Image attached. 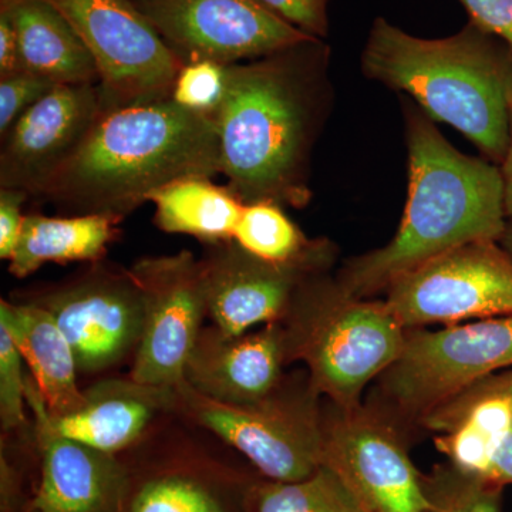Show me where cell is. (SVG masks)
<instances>
[{
	"label": "cell",
	"instance_id": "cell-1",
	"mask_svg": "<svg viewBox=\"0 0 512 512\" xmlns=\"http://www.w3.org/2000/svg\"><path fill=\"white\" fill-rule=\"evenodd\" d=\"M328 49L311 40L259 59L228 64L215 113L220 174L242 204L302 208L311 200L309 160L325 107Z\"/></svg>",
	"mask_w": 512,
	"mask_h": 512
},
{
	"label": "cell",
	"instance_id": "cell-2",
	"mask_svg": "<svg viewBox=\"0 0 512 512\" xmlns=\"http://www.w3.org/2000/svg\"><path fill=\"white\" fill-rule=\"evenodd\" d=\"M409 195L389 244L352 259L335 279L349 295L372 298L400 276L451 249L501 241L507 228L503 174L460 153L419 111H407Z\"/></svg>",
	"mask_w": 512,
	"mask_h": 512
},
{
	"label": "cell",
	"instance_id": "cell-3",
	"mask_svg": "<svg viewBox=\"0 0 512 512\" xmlns=\"http://www.w3.org/2000/svg\"><path fill=\"white\" fill-rule=\"evenodd\" d=\"M220 174L214 117L173 100L101 113L76 154L36 198L69 215L123 220L151 192L185 177Z\"/></svg>",
	"mask_w": 512,
	"mask_h": 512
},
{
	"label": "cell",
	"instance_id": "cell-4",
	"mask_svg": "<svg viewBox=\"0 0 512 512\" xmlns=\"http://www.w3.org/2000/svg\"><path fill=\"white\" fill-rule=\"evenodd\" d=\"M370 80L412 96L431 119L463 133L503 163L510 143L512 50L467 23L456 35L423 39L384 18L362 52Z\"/></svg>",
	"mask_w": 512,
	"mask_h": 512
},
{
	"label": "cell",
	"instance_id": "cell-5",
	"mask_svg": "<svg viewBox=\"0 0 512 512\" xmlns=\"http://www.w3.org/2000/svg\"><path fill=\"white\" fill-rule=\"evenodd\" d=\"M281 323L286 365L302 363L313 392L340 409L362 404L399 359L407 330L386 301L356 298L322 275L299 289Z\"/></svg>",
	"mask_w": 512,
	"mask_h": 512
},
{
	"label": "cell",
	"instance_id": "cell-6",
	"mask_svg": "<svg viewBox=\"0 0 512 512\" xmlns=\"http://www.w3.org/2000/svg\"><path fill=\"white\" fill-rule=\"evenodd\" d=\"M174 394V416L214 434L266 480H302L323 464V410L306 372L255 403L217 402L185 382Z\"/></svg>",
	"mask_w": 512,
	"mask_h": 512
},
{
	"label": "cell",
	"instance_id": "cell-7",
	"mask_svg": "<svg viewBox=\"0 0 512 512\" xmlns=\"http://www.w3.org/2000/svg\"><path fill=\"white\" fill-rule=\"evenodd\" d=\"M512 369V316L439 330L413 328L399 359L379 377L373 404L397 426L419 424L485 377Z\"/></svg>",
	"mask_w": 512,
	"mask_h": 512
},
{
	"label": "cell",
	"instance_id": "cell-8",
	"mask_svg": "<svg viewBox=\"0 0 512 512\" xmlns=\"http://www.w3.org/2000/svg\"><path fill=\"white\" fill-rule=\"evenodd\" d=\"M69 20L96 64L101 110L171 99L184 64L131 0H46Z\"/></svg>",
	"mask_w": 512,
	"mask_h": 512
},
{
	"label": "cell",
	"instance_id": "cell-9",
	"mask_svg": "<svg viewBox=\"0 0 512 512\" xmlns=\"http://www.w3.org/2000/svg\"><path fill=\"white\" fill-rule=\"evenodd\" d=\"M53 316L76 355L80 375H101L136 356L144 299L130 269L87 264L83 271L20 296Z\"/></svg>",
	"mask_w": 512,
	"mask_h": 512
},
{
	"label": "cell",
	"instance_id": "cell-10",
	"mask_svg": "<svg viewBox=\"0 0 512 512\" xmlns=\"http://www.w3.org/2000/svg\"><path fill=\"white\" fill-rule=\"evenodd\" d=\"M384 301L406 329L512 316V255L497 241L451 249L397 278Z\"/></svg>",
	"mask_w": 512,
	"mask_h": 512
},
{
	"label": "cell",
	"instance_id": "cell-11",
	"mask_svg": "<svg viewBox=\"0 0 512 512\" xmlns=\"http://www.w3.org/2000/svg\"><path fill=\"white\" fill-rule=\"evenodd\" d=\"M121 458L127 480L120 512H251L261 478L187 440L148 436Z\"/></svg>",
	"mask_w": 512,
	"mask_h": 512
},
{
	"label": "cell",
	"instance_id": "cell-12",
	"mask_svg": "<svg viewBox=\"0 0 512 512\" xmlns=\"http://www.w3.org/2000/svg\"><path fill=\"white\" fill-rule=\"evenodd\" d=\"M323 464L369 512H426V476L414 466L400 426L372 404L323 410Z\"/></svg>",
	"mask_w": 512,
	"mask_h": 512
},
{
	"label": "cell",
	"instance_id": "cell-13",
	"mask_svg": "<svg viewBox=\"0 0 512 512\" xmlns=\"http://www.w3.org/2000/svg\"><path fill=\"white\" fill-rule=\"evenodd\" d=\"M183 64L248 62L311 42L259 0H131Z\"/></svg>",
	"mask_w": 512,
	"mask_h": 512
},
{
	"label": "cell",
	"instance_id": "cell-14",
	"mask_svg": "<svg viewBox=\"0 0 512 512\" xmlns=\"http://www.w3.org/2000/svg\"><path fill=\"white\" fill-rule=\"evenodd\" d=\"M131 274L144 299L140 345L130 376L150 386L175 389L208 316L201 259L190 251L144 256Z\"/></svg>",
	"mask_w": 512,
	"mask_h": 512
},
{
	"label": "cell",
	"instance_id": "cell-15",
	"mask_svg": "<svg viewBox=\"0 0 512 512\" xmlns=\"http://www.w3.org/2000/svg\"><path fill=\"white\" fill-rule=\"evenodd\" d=\"M207 247L200 259L208 318L228 336L282 322L299 289L313 276L322 275L335 254L328 241L299 261L274 264L249 254L234 239Z\"/></svg>",
	"mask_w": 512,
	"mask_h": 512
},
{
	"label": "cell",
	"instance_id": "cell-16",
	"mask_svg": "<svg viewBox=\"0 0 512 512\" xmlns=\"http://www.w3.org/2000/svg\"><path fill=\"white\" fill-rule=\"evenodd\" d=\"M103 113L97 84H57L2 137L0 188L36 197Z\"/></svg>",
	"mask_w": 512,
	"mask_h": 512
},
{
	"label": "cell",
	"instance_id": "cell-17",
	"mask_svg": "<svg viewBox=\"0 0 512 512\" xmlns=\"http://www.w3.org/2000/svg\"><path fill=\"white\" fill-rule=\"evenodd\" d=\"M37 460L35 512H120L127 468L121 456L56 429L45 400L26 375Z\"/></svg>",
	"mask_w": 512,
	"mask_h": 512
},
{
	"label": "cell",
	"instance_id": "cell-18",
	"mask_svg": "<svg viewBox=\"0 0 512 512\" xmlns=\"http://www.w3.org/2000/svg\"><path fill=\"white\" fill-rule=\"evenodd\" d=\"M285 329L269 323L239 336L204 326L185 363L184 379L202 396L217 402H259L284 382Z\"/></svg>",
	"mask_w": 512,
	"mask_h": 512
},
{
	"label": "cell",
	"instance_id": "cell-19",
	"mask_svg": "<svg viewBox=\"0 0 512 512\" xmlns=\"http://www.w3.org/2000/svg\"><path fill=\"white\" fill-rule=\"evenodd\" d=\"M174 389L150 386L133 377H104L84 389L77 412L53 419L56 429L106 453L133 450L154 427V421L173 414Z\"/></svg>",
	"mask_w": 512,
	"mask_h": 512
},
{
	"label": "cell",
	"instance_id": "cell-20",
	"mask_svg": "<svg viewBox=\"0 0 512 512\" xmlns=\"http://www.w3.org/2000/svg\"><path fill=\"white\" fill-rule=\"evenodd\" d=\"M0 323L6 326L28 365L30 377L53 419L77 412L84 403L79 367L69 340L53 316L40 306L0 301Z\"/></svg>",
	"mask_w": 512,
	"mask_h": 512
},
{
	"label": "cell",
	"instance_id": "cell-21",
	"mask_svg": "<svg viewBox=\"0 0 512 512\" xmlns=\"http://www.w3.org/2000/svg\"><path fill=\"white\" fill-rule=\"evenodd\" d=\"M18 33L26 72L56 84H97L96 64L62 13L46 0H0Z\"/></svg>",
	"mask_w": 512,
	"mask_h": 512
},
{
	"label": "cell",
	"instance_id": "cell-22",
	"mask_svg": "<svg viewBox=\"0 0 512 512\" xmlns=\"http://www.w3.org/2000/svg\"><path fill=\"white\" fill-rule=\"evenodd\" d=\"M120 222L121 218L104 214H26L18 245L8 261L9 272L23 279L46 264L103 261L119 234Z\"/></svg>",
	"mask_w": 512,
	"mask_h": 512
},
{
	"label": "cell",
	"instance_id": "cell-23",
	"mask_svg": "<svg viewBox=\"0 0 512 512\" xmlns=\"http://www.w3.org/2000/svg\"><path fill=\"white\" fill-rule=\"evenodd\" d=\"M154 224L167 234L190 235L207 245L232 241L245 204L210 177H185L151 192Z\"/></svg>",
	"mask_w": 512,
	"mask_h": 512
},
{
	"label": "cell",
	"instance_id": "cell-24",
	"mask_svg": "<svg viewBox=\"0 0 512 512\" xmlns=\"http://www.w3.org/2000/svg\"><path fill=\"white\" fill-rule=\"evenodd\" d=\"M251 512H369L336 471L322 464L296 481L261 477L251 495Z\"/></svg>",
	"mask_w": 512,
	"mask_h": 512
},
{
	"label": "cell",
	"instance_id": "cell-25",
	"mask_svg": "<svg viewBox=\"0 0 512 512\" xmlns=\"http://www.w3.org/2000/svg\"><path fill=\"white\" fill-rule=\"evenodd\" d=\"M235 242L264 261L289 264L315 254L328 239H309L274 202L245 204L234 231Z\"/></svg>",
	"mask_w": 512,
	"mask_h": 512
},
{
	"label": "cell",
	"instance_id": "cell-26",
	"mask_svg": "<svg viewBox=\"0 0 512 512\" xmlns=\"http://www.w3.org/2000/svg\"><path fill=\"white\" fill-rule=\"evenodd\" d=\"M426 487L431 501L426 512H501L504 487L467 476L451 464L434 468Z\"/></svg>",
	"mask_w": 512,
	"mask_h": 512
},
{
	"label": "cell",
	"instance_id": "cell-27",
	"mask_svg": "<svg viewBox=\"0 0 512 512\" xmlns=\"http://www.w3.org/2000/svg\"><path fill=\"white\" fill-rule=\"evenodd\" d=\"M228 66L211 60L184 64L171 100L194 113L214 117L227 94Z\"/></svg>",
	"mask_w": 512,
	"mask_h": 512
},
{
	"label": "cell",
	"instance_id": "cell-28",
	"mask_svg": "<svg viewBox=\"0 0 512 512\" xmlns=\"http://www.w3.org/2000/svg\"><path fill=\"white\" fill-rule=\"evenodd\" d=\"M23 363L9 330L0 323V427L3 436L19 433L29 426Z\"/></svg>",
	"mask_w": 512,
	"mask_h": 512
},
{
	"label": "cell",
	"instance_id": "cell-29",
	"mask_svg": "<svg viewBox=\"0 0 512 512\" xmlns=\"http://www.w3.org/2000/svg\"><path fill=\"white\" fill-rule=\"evenodd\" d=\"M35 444V443H33ZM10 450L2 441L0 456V512H35L37 483L36 451L29 457Z\"/></svg>",
	"mask_w": 512,
	"mask_h": 512
},
{
	"label": "cell",
	"instance_id": "cell-30",
	"mask_svg": "<svg viewBox=\"0 0 512 512\" xmlns=\"http://www.w3.org/2000/svg\"><path fill=\"white\" fill-rule=\"evenodd\" d=\"M57 84L32 72H18L0 77V134L2 137Z\"/></svg>",
	"mask_w": 512,
	"mask_h": 512
},
{
	"label": "cell",
	"instance_id": "cell-31",
	"mask_svg": "<svg viewBox=\"0 0 512 512\" xmlns=\"http://www.w3.org/2000/svg\"><path fill=\"white\" fill-rule=\"evenodd\" d=\"M266 9L305 35L323 40L329 33L330 0H259Z\"/></svg>",
	"mask_w": 512,
	"mask_h": 512
},
{
	"label": "cell",
	"instance_id": "cell-32",
	"mask_svg": "<svg viewBox=\"0 0 512 512\" xmlns=\"http://www.w3.org/2000/svg\"><path fill=\"white\" fill-rule=\"evenodd\" d=\"M470 22L500 39L512 50V0H458Z\"/></svg>",
	"mask_w": 512,
	"mask_h": 512
},
{
	"label": "cell",
	"instance_id": "cell-33",
	"mask_svg": "<svg viewBox=\"0 0 512 512\" xmlns=\"http://www.w3.org/2000/svg\"><path fill=\"white\" fill-rule=\"evenodd\" d=\"M29 198L26 192L0 188V258L3 261L12 258L18 245L26 217L22 208Z\"/></svg>",
	"mask_w": 512,
	"mask_h": 512
},
{
	"label": "cell",
	"instance_id": "cell-34",
	"mask_svg": "<svg viewBox=\"0 0 512 512\" xmlns=\"http://www.w3.org/2000/svg\"><path fill=\"white\" fill-rule=\"evenodd\" d=\"M22 70L18 33L8 10L0 8V77Z\"/></svg>",
	"mask_w": 512,
	"mask_h": 512
},
{
	"label": "cell",
	"instance_id": "cell-35",
	"mask_svg": "<svg viewBox=\"0 0 512 512\" xmlns=\"http://www.w3.org/2000/svg\"><path fill=\"white\" fill-rule=\"evenodd\" d=\"M484 481L500 487L512 484V427L495 448Z\"/></svg>",
	"mask_w": 512,
	"mask_h": 512
},
{
	"label": "cell",
	"instance_id": "cell-36",
	"mask_svg": "<svg viewBox=\"0 0 512 512\" xmlns=\"http://www.w3.org/2000/svg\"><path fill=\"white\" fill-rule=\"evenodd\" d=\"M478 393L497 394L503 397L510 404L512 410V369L503 370V372L495 373L493 376L485 377L471 386L470 389Z\"/></svg>",
	"mask_w": 512,
	"mask_h": 512
},
{
	"label": "cell",
	"instance_id": "cell-37",
	"mask_svg": "<svg viewBox=\"0 0 512 512\" xmlns=\"http://www.w3.org/2000/svg\"><path fill=\"white\" fill-rule=\"evenodd\" d=\"M504 183V207L507 217H512V96H511V127H510V143H508L507 154L503 160V168H501Z\"/></svg>",
	"mask_w": 512,
	"mask_h": 512
},
{
	"label": "cell",
	"instance_id": "cell-38",
	"mask_svg": "<svg viewBox=\"0 0 512 512\" xmlns=\"http://www.w3.org/2000/svg\"><path fill=\"white\" fill-rule=\"evenodd\" d=\"M500 242L503 244V247L507 249V251L512 255V224H507V228H505L503 238H501Z\"/></svg>",
	"mask_w": 512,
	"mask_h": 512
}]
</instances>
